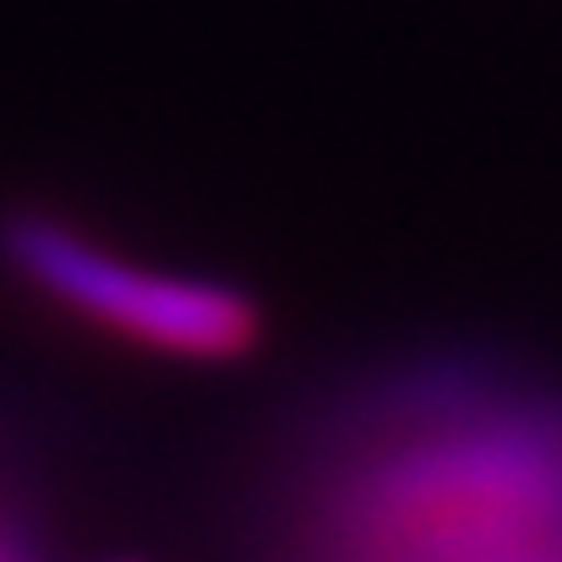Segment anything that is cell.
Instances as JSON below:
<instances>
[{
	"label": "cell",
	"mask_w": 562,
	"mask_h": 562,
	"mask_svg": "<svg viewBox=\"0 0 562 562\" xmlns=\"http://www.w3.org/2000/svg\"><path fill=\"white\" fill-rule=\"evenodd\" d=\"M0 562H27V547H22V536H16L5 503H0Z\"/></svg>",
	"instance_id": "7a4b0ae2"
},
{
	"label": "cell",
	"mask_w": 562,
	"mask_h": 562,
	"mask_svg": "<svg viewBox=\"0 0 562 562\" xmlns=\"http://www.w3.org/2000/svg\"><path fill=\"white\" fill-rule=\"evenodd\" d=\"M0 268L49 312H66L159 361L229 367L262 345V306L246 290L137 262L55 213H5Z\"/></svg>",
	"instance_id": "6da1fadb"
}]
</instances>
